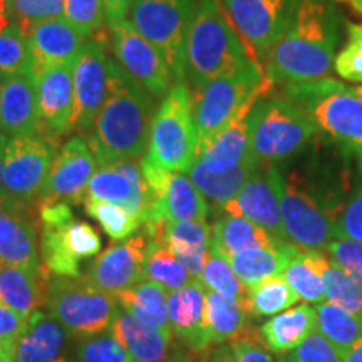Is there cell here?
<instances>
[{
  "label": "cell",
  "mask_w": 362,
  "mask_h": 362,
  "mask_svg": "<svg viewBox=\"0 0 362 362\" xmlns=\"http://www.w3.org/2000/svg\"><path fill=\"white\" fill-rule=\"evenodd\" d=\"M277 188L287 242L305 250L327 248L336 238L337 208L320 200L296 173L277 168Z\"/></svg>",
  "instance_id": "9"
},
{
  "label": "cell",
  "mask_w": 362,
  "mask_h": 362,
  "mask_svg": "<svg viewBox=\"0 0 362 362\" xmlns=\"http://www.w3.org/2000/svg\"><path fill=\"white\" fill-rule=\"evenodd\" d=\"M143 277L144 280L163 285L168 292L185 287L192 280H197L188 274L187 267L176 259L165 243L158 242H149L146 259H144Z\"/></svg>",
  "instance_id": "40"
},
{
  "label": "cell",
  "mask_w": 362,
  "mask_h": 362,
  "mask_svg": "<svg viewBox=\"0 0 362 362\" xmlns=\"http://www.w3.org/2000/svg\"><path fill=\"white\" fill-rule=\"evenodd\" d=\"M310 259L324 282L325 300L362 319V287L320 250H309Z\"/></svg>",
  "instance_id": "36"
},
{
  "label": "cell",
  "mask_w": 362,
  "mask_h": 362,
  "mask_svg": "<svg viewBox=\"0 0 362 362\" xmlns=\"http://www.w3.org/2000/svg\"><path fill=\"white\" fill-rule=\"evenodd\" d=\"M265 81L267 76L262 66L252 62L193 90L192 99L194 124L198 131V155L221 129L232 123L248 99L264 88Z\"/></svg>",
  "instance_id": "7"
},
{
  "label": "cell",
  "mask_w": 362,
  "mask_h": 362,
  "mask_svg": "<svg viewBox=\"0 0 362 362\" xmlns=\"http://www.w3.org/2000/svg\"><path fill=\"white\" fill-rule=\"evenodd\" d=\"M59 143L35 134L8 136L4 153V188L12 202L37 206Z\"/></svg>",
  "instance_id": "11"
},
{
  "label": "cell",
  "mask_w": 362,
  "mask_h": 362,
  "mask_svg": "<svg viewBox=\"0 0 362 362\" xmlns=\"http://www.w3.org/2000/svg\"><path fill=\"white\" fill-rule=\"evenodd\" d=\"M74 115L72 126L88 131L96 123L107 94V56L99 40H88L74 59Z\"/></svg>",
  "instance_id": "18"
},
{
  "label": "cell",
  "mask_w": 362,
  "mask_h": 362,
  "mask_svg": "<svg viewBox=\"0 0 362 362\" xmlns=\"http://www.w3.org/2000/svg\"><path fill=\"white\" fill-rule=\"evenodd\" d=\"M98 171L93 149L81 136L64 143L54 158L40 200L79 205L86 202L89 181Z\"/></svg>",
  "instance_id": "17"
},
{
  "label": "cell",
  "mask_w": 362,
  "mask_h": 362,
  "mask_svg": "<svg viewBox=\"0 0 362 362\" xmlns=\"http://www.w3.org/2000/svg\"><path fill=\"white\" fill-rule=\"evenodd\" d=\"M284 98L304 107L320 131L362 160V99L352 86L330 78L285 84Z\"/></svg>",
  "instance_id": "5"
},
{
  "label": "cell",
  "mask_w": 362,
  "mask_h": 362,
  "mask_svg": "<svg viewBox=\"0 0 362 362\" xmlns=\"http://www.w3.org/2000/svg\"><path fill=\"white\" fill-rule=\"evenodd\" d=\"M317 330L344 356L362 337V319L324 300L315 307Z\"/></svg>",
  "instance_id": "37"
},
{
  "label": "cell",
  "mask_w": 362,
  "mask_h": 362,
  "mask_svg": "<svg viewBox=\"0 0 362 362\" xmlns=\"http://www.w3.org/2000/svg\"><path fill=\"white\" fill-rule=\"evenodd\" d=\"M35 76L66 62H72L84 45V35L64 17L37 22L25 35Z\"/></svg>",
  "instance_id": "23"
},
{
  "label": "cell",
  "mask_w": 362,
  "mask_h": 362,
  "mask_svg": "<svg viewBox=\"0 0 362 362\" xmlns=\"http://www.w3.org/2000/svg\"><path fill=\"white\" fill-rule=\"evenodd\" d=\"M29 317L11 307L0 304V356L6 362H13L16 357V344L24 332Z\"/></svg>",
  "instance_id": "50"
},
{
  "label": "cell",
  "mask_w": 362,
  "mask_h": 362,
  "mask_svg": "<svg viewBox=\"0 0 362 362\" xmlns=\"http://www.w3.org/2000/svg\"><path fill=\"white\" fill-rule=\"evenodd\" d=\"M259 341L250 336L230 344L235 362H275L270 352Z\"/></svg>",
  "instance_id": "52"
},
{
  "label": "cell",
  "mask_w": 362,
  "mask_h": 362,
  "mask_svg": "<svg viewBox=\"0 0 362 362\" xmlns=\"http://www.w3.org/2000/svg\"><path fill=\"white\" fill-rule=\"evenodd\" d=\"M284 279L305 304H320L325 300L324 282L310 259V252L292 243L291 260L284 270Z\"/></svg>",
  "instance_id": "39"
},
{
  "label": "cell",
  "mask_w": 362,
  "mask_h": 362,
  "mask_svg": "<svg viewBox=\"0 0 362 362\" xmlns=\"http://www.w3.org/2000/svg\"><path fill=\"white\" fill-rule=\"evenodd\" d=\"M33 72L29 42L16 24L0 34V76Z\"/></svg>",
  "instance_id": "43"
},
{
  "label": "cell",
  "mask_w": 362,
  "mask_h": 362,
  "mask_svg": "<svg viewBox=\"0 0 362 362\" xmlns=\"http://www.w3.org/2000/svg\"><path fill=\"white\" fill-rule=\"evenodd\" d=\"M110 29L112 52L119 66L155 98L166 96L176 79L161 52L136 30L131 21L116 22Z\"/></svg>",
  "instance_id": "12"
},
{
  "label": "cell",
  "mask_w": 362,
  "mask_h": 362,
  "mask_svg": "<svg viewBox=\"0 0 362 362\" xmlns=\"http://www.w3.org/2000/svg\"><path fill=\"white\" fill-rule=\"evenodd\" d=\"M225 215L243 216L267 230L279 242H287L277 188V166H259L237 197L221 206Z\"/></svg>",
  "instance_id": "19"
},
{
  "label": "cell",
  "mask_w": 362,
  "mask_h": 362,
  "mask_svg": "<svg viewBox=\"0 0 362 362\" xmlns=\"http://www.w3.org/2000/svg\"><path fill=\"white\" fill-rule=\"evenodd\" d=\"M325 250L330 259L362 287V243L349 238H334Z\"/></svg>",
  "instance_id": "49"
},
{
  "label": "cell",
  "mask_w": 362,
  "mask_h": 362,
  "mask_svg": "<svg viewBox=\"0 0 362 362\" xmlns=\"http://www.w3.org/2000/svg\"><path fill=\"white\" fill-rule=\"evenodd\" d=\"M67 332L51 314L35 310L16 344L13 362H67Z\"/></svg>",
  "instance_id": "27"
},
{
  "label": "cell",
  "mask_w": 362,
  "mask_h": 362,
  "mask_svg": "<svg viewBox=\"0 0 362 362\" xmlns=\"http://www.w3.org/2000/svg\"><path fill=\"white\" fill-rule=\"evenodd\" d=\"M0 133H39L37 76L34 72L0 76Z\"/></svg>",
  "instance_id": "22"
},
{
  "label": "cell",
  "mask_w": 362,
  "mask_h": 362,
  "mask_svg": "<svg viewBox=\"0 0 362 362\" xmlns=\"http://www.w3.org/2000/svg\"><path fill=\"white\" fill-rule=\"evenodd\" d=\"M47 309L69 336L83 341L111 327L119 310L116 297L98 288L86 275L51 277Z\"/></svg>",
  "instance_id": "8"
},
{
  "label": "cell",
  "mask_w": 362,
  "mask_h": 362,
  "mask_svg": "<svg viewBox=\"0 0 362 362\" xmlns=\"http://www.w3.org/2000/svg\"><path fill=\"white\" fill-rule=\"evenodd\" d=\"M13 24L11 0H0V34Z\"/></svg>",
  "instance_id": "54"
},
{
  "label": "cell",
  "mask_w": 362,
  "mask_h": 362,
  "mask_svg": "<svg viewBox=\"0 0 362 362\" xmlns=\"http://www.w3.org/2000/svg\"><path fill=\"white\" fill-rule=\"evenodd\" d=\"M339 16L332 0H293L291 19L265 59L274 84L325 79L336 61Z\"/></svg>",
  "instance_id": "1"
},
{
  "label": "cell",
  "mask_w": 362,
  "mask_h": 362,
  "mask_svg": "<svg viewBox=\"0 0 362 362\" xmlns=\"http://www.w3.org/2000/svg\"><path fill=\"white\" fill-rule=\"evenodd\" d=\"M259 166L262 165L252 161L230 171H211L205 168L200 161H194V165L188 171V176L206 200L214 202L221 208L225 203L237 197L247 180L255 173Z\"/></svg>",
  "instance_id": "35"
},
{
  "label": "cell",
  "mask_w": 362,
  "mask_h": 362,
  "mask_svg": "<svg viewBox=\"0 0 362 362\" xmlns=\"http://www.w3.org/2000/svg\"><path fill=\"white\" fill-rule=\"evenodd\" d=\"M317 330L315 307L309 304L293 305L280 312L262 325L260 342L275 354H291Z\"/></svg>",
  "instance_id": "28"
},
{
  "label": "cell",
  "mask_w": 362,
  "mask_h": 362,
  "mask_svg": "<svg viewBox=\"0 0 362 362\" xmlns=\"http://www.w3.org/2000/svg\"><path fill=\"white\" fill-rule=\"evenodd\" d=\"M13 24L24 34L37 22L59 19L64 13V0H11Z\"/></svg>",
  "instance_id": "44"
},
{
  "label": "cell",
  "mask_w": 362,
  "mask_h": 362,
  "mask_svg": "<svg viewBox=\"0 0 362 362\" xmlns=\"http://www.w3.org/2000/svg\"><path fill=\"white\" fill-rule=\"evenodd\" d=\"M252 62L260 64L221 0H197L185 49V83L189 90Z\"/></svg>",
  "instance_id": "3"
},
{
  "label": "cell",
  "mask_w": 362,
  "mask_h": 362,
  "mask_svg": "<svg viewBox=\"0 0 362 362\" xmlns=\"http://www.w3.org/2000/svg\"><path fill=\"white\" fill-rule=\"evenodd\" d=\"M351 2H352V6L357 8V11L362 12V0H351Z\"/></svg>",
  "instance_id": "60"
},
{
  "label": "cell",
  "mask_w": 362,
  "mask_h": 362,
  "mask_svg": "<svg viewBox=\"0 0 362 362\" xmlns=\"http://www.w3.org/2000/svg\"><path fill=\"white\" fill-rule=\"evenodd\" d=\"M197 156L198 131L192 90L187 83H176L158 107L144 158L163 170L185 173L194 165Z\"/></svg>",
  "instance_id": "6"
},
{
  "label": "cell",
  "mask_w": 362,
  "mask_h": 362,
  "mask_svg": "<svg viewBox=\"0 0 362 362\" xmlns=\"http://www.w3.org/2000/svg\"><path fill=\"white\" fill-rule=\"evenodd\" d=\"M34 211L35 206L25 205L0 216V264L42 267Z\"/></svg>",
  "instance_id": "25"
},
{
  "label": "cell",
  "mask_w": 362,
  "mask_h": 362,
  "mask_svg": "<svg viewBox=\"0 0 362 362\" xmlns=\"http://www.w3.org/2000/svg\"><path fill=\"white\" fill-rule=\"evenodd\" d=\"M291 357L296 362H344V356L319 330H314L296 351L291 352Z\"/></svg>",
  "instance_id": "51"
},
{
  "label": "cell",
  "mask_w": 362,
  "mask_h": 362,
  "mask_svg": "<svg viewBox=\"0 0 362 362\" xmlns=\"http://www.w3.org/2000/svg\"><path fill=\"white\" fill-rule=\"evenodd\" d=\"M0 362H6V361H4V357H2V356H0Z\"/></svg>",
  "instance_id": "63"
},
{
  "label": "cell",
  "mask_w": 362,
  "mask_h": 362,
  "mask_svg": "<svg viewBox=\"0 0 362 362\" xmlns=\"http://www.w3.org/2000/svg\"><path fill=\"white\" fill-rule=\"evenodd\" d=\"M203 362H235L232 347L225 346V347H220V349H215L214 354L208 356Z\"/></svg>",
  "instance_id": "56"
},
{
  "label": "cell",
  "mask_w": 362,
  "mask_h": 362,
  "mask_svg": "<svg viewBox=\"0 0 362 362\" xmlns=\"http://www.w3.org/2000/svg\"><path fill=\"white\" fill-rule=\"evenodd\" d=\"M148 245L149 242L144 235L112 243L96 257L86 277L98 288L117 297L144 280L143 269Z\"/></svg>",
  "instance_id": "20"
},
{
  "label": "cell",
  "mask_w": 362,
  "mask_h": 362,
  "mask_svg": "<svg viewBox=\"0 0 362 362\" xmlns=\"http://www.w3.org/2000/svg\"><path fill=\"white\" fill-rule=\"evenodd\" d=\"M134 0H103L104 6V16L110 25H115L116 22L124 21L126 12L129 7H133Z\"/></svg>",
  "instance_id": "53"
},
{
  "label": "cell",
  "mask_w": 362,
  "mask_h": 362,
  "mask_svg": "<svg viewBox=\"0 0 362 362\" xmlns=\"http://www.w3.org/2000/svg\"><path fill=\"white\" fill-rule=\"evenodd\" d=\"M123 310L139 322L155 327L166 336H173L168 319V291L151 280H141L134 287L117 296Z\"/></svg>",
  "instance_id": "32"
},
{
  "label": "cell",
  "mask_w": 362,
  "mask_h": 362,
  "mask_svg": "<svg viewBox=\"0 0 362 362\" xmlns=\"http://www.w3.org/2000/svg\"><path fill=\"white\" fill-rule=\"evenodd\" d=\"M197 0H134L131 22L151 42L175 79L185 83V49Z\"/></svg>",
  "instance_id": "10"
},
{
  "label": "cell",
  "mask_w": 362,
  "mask_h": 362,
  "mask_svg": "<svg viewBox=\"0 0 362 362\" xmlns=\"http://www.w3.org/2000/svg\"><path fill=\"white\" fill-rule=\"evenodd\" d=\"M337 76L362 84V24L347 25V42L334 61Z\"/></svg>",
  "instance_id": "45"
},
{
  "label": "cell",
  "mask_w": 362,
  "mask_h": 362,
  "mask_svg": "<svg viewBox=\"0 0 362 362\" xmlns=\"http://www.w3.org/2000/svg\"><path fill=\"white\" fill-rule=\"evenodd\" d=\"M279 362H296V361H293L291 356H282V357H280V359H279Z\"/></svg>",
  "instance_id": "62"
},
{
  "label": "cell",
  "mask_w": 362,
  "mask_h": 362,
  "mask_svg": "<svg viewBox=\"0 0 362 362\" xmlns=\"http://www.w3.org/2000/svg\"><path fill=\"white\" fill-rule=\"evenodd\" d=\"M19 206H25V205H22V203H16L12 200H8L6 203H0V216H4L11 210H16V208H19Z\"/></svg>",
  "instance_id": "58"
},
{
  "label": "cell",
  "mask_w": 362,
  "mask_h": 362,
  "mask_svg": "<svg viewBox=\"0 0 362 362\" xmlns=\"http://www.w3.org/2000/svg\"><path fill=\"white\" fill-rule=\"evenodd\" d=\"M344 362H362V337L344 354Z\"/></svg>",
  "instance_id": "57"
},
{
  "label": "cell",
  "mask_w": 362,
  "mask_h": 362,
  "mask_svg": "<svg viewBox=\"0 0 362 362\" xmlns=\"http://www.w3.org/2000/svg\"><path fill=\"white\" fill-rule=\"evenodd\" d=\"M141 170L144 180L148 181L156 198L155 208L148 221L206 220L210 214L206 198L194 187L189 176L178 171L163 170L146 158L141 160Z\"/></svg>",
  "instance_id": "15"
},
{
  "label": "cell",
  "mask_w": 362,
  "mask_h": 362,
  "mask_svg": "<svg viewBox=\"0 0 362 362\" xmlns=\"http://www.w3.org/2000/svg\"><path fill=\"white\" fill-rule=\"evenodd\" d=\"M123 67L107 59V94L93 126L89 146L98 165L139 160L149 146L155 101Z\"/></svg>",
  "instance_id": "2"
},
{
  "label": "cell",
  "mask_w": 362,
  "mask_h": 362,
  "mask_svg": "<svg viewBox=\"0 0 362 362\" xmlns=\"http://www.w3.org/2000/svg\"><path fill=\"white\" fill-rule=\"evenodd\" d=\"M206 288L200 280L168 293V319L173 336L193 352L210 349L205 320Z\"/></svg>",
  "instance_id": "24"
},
{
  "label": "cell",
  "mask_w": 362,
  "mask_h": 362,
  "mask_svg": "<svg viewBox=\"0 0 362 362\" xmlns=\"http://www.w3.org/2000/svg\"><path fill=\"white\" fill-rule=\"evenodd\" d=\"M111 332L128 349L133 361L168 362L173 336L139 322L128 312L119 309L111 324Z\"/></svg>",
  "instance_id": "30"
},
{
  "label": "cell",
  "mask_w": 362,
  "mask_h": 362,
  "mask_svg": "<svg viewBox=\"0 0 362 362\" xmlns=\"http://www.w3.org/2000/svg\"><path fill=\"white\" fill-rule=\"evenodd\" d=\"M101 247V235L86 221L71 220L64 225L42 226L40 257L51 275L79 277L81 260L99 255Z\"/></svg>",
  "instance_id": "14"
},
{
  "label": "cell",
  "mask_w": 362,
  "mask_h": 362,
  "mask_svg": "<svg viewBox=\"0 0 362 362\" xmlns=\"http://www.w3.org/2000/svg\"><path fill=\"white\" fill-rule=\"evenodd\" d=\"M300 300L293 288L287 284L284 275H275L247 288L243 305L247 312L255 317L277 315L291 309Z\"/></svg>",
  "instance_id": "38"
},
{
  "label": "cell",
  "mask_w": 362,
  "mask_h": 362,
  "mask_svg": "<svg viewBox=\"0 0 362 362\" xmlns=\"http://www.w3.org/2000/svg\"><path fill=\"white\" fill-rule=\"evenodd\" d=\"M104 17L103 0H64V19L84 37L101 29Z\"/></svg>",
  "instance_id": "46"
},
{
  "label": "cell",
  "mask_w": 362,
  "mask_h": 362,
  "mask_svg": "<svg viewBox=\"0 0 362 362\" xmlns=\"http://www.w3.org/2000/svg\"><path fill=\"white\" fill-rule=\"evenodd\" d=\"M248 312L243 302L232 300L220 293L206 291L205 320L210 344L235 342L238 339L250 337Z\"/></svg>",
  "instance_id": "33"
},
{
  "label": "cell",
  "mask_w": 362,
  "mask_h": 362,
  "mask_svg": "<svg viewBox=\"0 0 362 362\" xmlns=\"http://www.w3.org/2000/svg\"><path fill=\"white\" fill-rule=\"evenodd\" d=\"M317 133L314 117L287 98L262 96L248 117L252 155L262 166L296 156Z\"/></svg>",
  "instance_id": "4"
},
{
  "label": "cell",
  "mask_w": 362,
  "mask_h": 362,
  "mask_svg": "<svg viewBox=\"0 0 362 362\" xmlns=\"http://www.w3.org/2000/svg\"><path fill=\"white\" fill-rule=\"evenodd\" d=\"M336 238H349L362 243V170L356 188L337 210Z\"/></svg>",
  "instance_id": "47"
},
{
  "label": "cell",
  "mask_w": 362,
  "mask_h": 362,
  "mask_svg": "<svg viewBox=\"0 0 362 362\" xmlns=\"http://www.w3.org/2000/svg\"><path fill=\"white\" fill-rule=\"evenodd\" d=\"M51 274L42 267H17L0 264V304L30 317L47 307Z\"/></svg>",
  "instance_id": "26"
},
{
  "label": "cell",
  "mask_w": 362,
  "mask_h": 362,
  "mask_svg": "<svg viewBox=\"0 0 362 362\" xmlns=\"http://www.w3.org/2000/svg\"><path fill=\"white\" fill-rule=\"evenodd\" d=\"M200 282L206 291L216 292L226 298H232V300L243 302L245 298L247 287L237 277L228 259L211 247L208 250Z\"/></svg>",
  "instance_id": "41"
},
{
  "label": "cell",
  "mask_w": 362,
  "mask_h": 362,
  "mask_svg": "<svg viewBox=\"0 0 362 362\" xmlns=\"http://www.w3.org/2000/svg\"><path fill=\"white\" fill-rule=\"evenodd\" d=\"M257 59L265 61L291 19L293 0H221Z\"/></svg>",
  "instance_id": "16"
},
{
  "label": "cell",
  "mask_w": 362,
  "mask_h": 362,
  "mask_svg": "<svg viewBox=\"0 0 362 362\" xmlns=\"http://www.w3.org/2000/svg\"><path fill=\"white\" fill-rule=\"evenodd\" d=\"M79 357L81 362H133L128 349L112 334L86 339Z\"/></svg>",
  "instance_id": "48"
},
{
  "label": "cell",
  "mask_w": 362,
  "mask_h": 362,
  "mask_svg": "<svg viewBox=\"0 0 362 362\" xmlns=\"http://www.w3.org/2000/svg\"><path fill=\"white\" fill-rule=\"evenodd\" d=\"M86 200L116 203L128 208L144 223L153 214L156 198L144 180L141 161L123 160L99 166L89 181Z\"/></svg>",
  "instance_id": "13"
},
{
  "label": "cell",
  "mask_w": 362,
  "mask_h": 362,
  "mask_svg": "<svg viewBox=\"0 0 362 362\" xmlns=\"http://www.w3.org/2000/svg\"><path fill=\"white\" fill-rule=\"evenodd\" d=\"M291 242H277L274 245L253 247L233 253L228 257V262L237 277L248 288L269 277L282 275L291 260Z\"/></svg>",
  "instance_id": "31"
},
{
  "label": "cell",
  "mask_w": 362,
  "mask_h": 362,
  "mask_svg": "<svg viewBox=\"0 0 362 362\" xmlns=\"http://www.w3.org/2000/svg\"><path fill=\"white\" fill-rule=\"evenodd\" d=\"M211 226L206 220L166 221L163 243L181 264L187 267L193 279L200 280L210 250Z\"/></svg>",
  "instance_id": "29"
},
{
  "label": "cell",
  "mask_w": 362,
  "mask_h": 362,
  "mask_svg": "<svg viewBox=\"0 0 362 362\" xmlns=\"http://www.w3.org/2000/svg\"><path fill=\"white\" fill-rule=\"evenodd\" d=\"M170 362H197V361H193L192 357L187 354H176L173 359H170Z\"/></svg>",
  "instance_id": "59"
},
{
  "label": "cell",
  "mask_w": 362,
  "mask_h": 362,
  "mask_svg": "<svg viewBox=\"0 0 362 362\" xmlns=\"http://www.w3.org/2000/svg\"><path fill=\"white\" fill-rule=\"evenodd\" d=\"M74 61L66 62L37 76L39 134L59 143V138L74 128Z\"/></svg>",
  "instance_id": "21"
},
{
  "label": "cell",
  "mask_w": 362,
  "mask_h": 362,
  "mask_svg": "<svg viewBox=\"0 0 362 362\" xmlns=\"http://www.w3.org/2000/svg\"><path fill=\"white\" fill-rule=\"evenodd\" d=\"M133 362H139V361H133Z\"/></svg>",
  "instance_id": "64"
},
{
  "label": "cell",
  "mask_w": 362,
  "mask_h": 362,
  "mask_svg": "<svg viewBox=\"0 0 362 362\" xmlns=\"http://www.w3.org/2000/svg\"><path fill=\"white\" fill-rule=\"evenodd\" d=\"M86 211L89 216L99 221L103 230L112 240H126L131 235L138 232L141 220L134 214H131L128 208L116 205L110 202H99V200H86L84 202Z\"/></svg>",
  "instance_id": "42"
},
{
  "label": "cell",
  "mask_w": 362,
  "mask_h": 362,
  "mask_svg": "<svg viewBox=\"0 0 362 362\" xmlns=\"http://www.w3.org/2000/svg\"><path fill=\"white\" fill-rule=\"evenodd\" d=\"M352 89H354V93L362 99V86H352Z\"/></svg>",
  "instance_id": "61"
},
{
  "label": "cell",
  "mask_w": 362,
  "mask_h": 362,
  "mask_svg": "<svg viewBox=\"0 0 362 362\" xmlns=\"http://www.w3.org/2000/svg\"><path fill=\"white\" fill-rule=\"evenodd\" d=\"M277 242L267 230L243 216L223 215L211 226L210 247L226 259L247 248L274 245Z\"/></svg>",
  "instance_id": "34"
},
{
  "label": "cell",
  "mask_w": 362,
  "mask_h": 362,
  "mask_svg": "<svg viewBox=\"0 0 362 362\" xmlns=\"http://www.w3.org/2000/svg\"><path fill=\"white\" fill-rule=\"evenodd\" d=\"M8 136L0 133V203H6L11 200L7 197L6 188H4V153H6V144H7Z\"/></svg>",
  "instance_id": "55"
}]
</instances>
